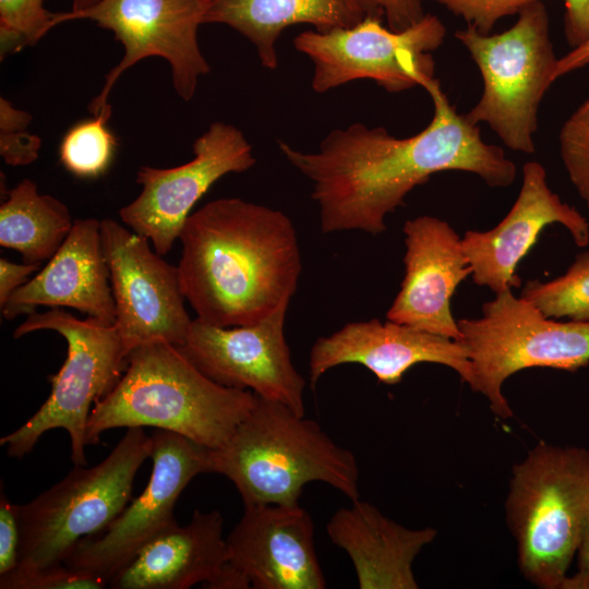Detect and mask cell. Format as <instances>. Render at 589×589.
Instances as JSON below:
<instances>
[{"mask_svg": "<svg viewBox=\"0 0 589 589\" xmlns=\"http://www.w3.org/2000/svg\"><path fill=\"white\" fill-rule=\"evenodd\" d=\"M421 87L429 93L434 112L431 122L409 137H396L383 127L353 123L329 132L314 152L278 143L288 163L313 183L323 233H383L385 217L437 172H470L492 188L513 183L516 165L457 112L438 80L425 79Z\"/></svg>", "mask_w": 589, "mask_h": 589, "instance_id": "cell-1", "label": "cell"}, {"mask_svg": "<svg viewBox=\"0 0 589 589\" xmlns=\"http://www.w3.org/2000/svg\"><path fill=\"white\" fill-rule=\"evenodd\" d=\"M178 273L197 318L221 327L256 323L294 294L302 271L297 231L278 209L221 197L181 231Z\"/></svg>", "mask_w": 589, "mask_h": 589, "instance_id": "cell-2", "label": "cell"}, {"mask_svg": "<svg viewBox=\"0 0 589 589\" xmlns=\"http://www.w3.org/2000/svg\"><path fill=\"white\" fill-rule=\"evenodd\" d=\"M257 399L251 390L223 386L167 341L133 348L116 386L92 408L86 445L115 428H155L215 449L224 445Z\"/></svg>", "mask_w": 589, "mask_h": 589, "instance_id": "cell-3", "label": "cell"}, {"mask_svg": "<svg viewBox=\"0 0 589 589\" xmlns=\"http://www.w3.org/2000/svg\"><path fill=\"white\" fill-rule=\"evenodd\" d=\"M211 472L229 479L244 505H297L305 484L324 482L358 500L354 454L314 420L257 396L227 442L211 453Z\"/></svg>", "mask_w": 589, "mask_h": 589, "instance_id": "cell-4", "label": "cell"}, {"mask_svg": "<svg viewBox=\"0 0 589 589\" xmlns=\"http://www.w3.org/2000/svg\"><path fill=\"white\" fill-rule=\"evenodd\" d=\"M588 514V448L540 442L515 464L505 515L524 578L562 589Z\"/></svg>", "mask_w": 589, "mask_h": 589, "instance_id": "cell-5", "label": "cell"}, {"mask_svg": "<svg viewBox=\"0 0 589 589\" xmlns=\"http://www.w3.org/2000/svg\"><path fill=\"white\" fill-rule=\"evenodd\" d=\"M151 449L144 429L129 428L104 460L91 468L75 466L60 482L19 505L15 568L63 564L83 540L104 532L129 504L135 474Z\"/></svg>", "mask_w": 589, "mask_h": 589, "instance_id": "cell-6", "label": "cell"}, {"mask_svg": "<svg viewBox=\"0 0 589 589\" xmlns=\"http://www.w3.org/2000/svg\"><path fill=\"white\" fill-rule=\"evenodd\" d=\"M455 37L483 80L482 95L465 113L467 120L488 123L508 148L533 154L539 107L556 81L558 61L543 1L525 7L516 23L500 34H481L467 25Z\"/></svg>", "mask_w": 589, "mask_h": 589, "instance_id": "cell-7", "label": "cell"}, {"mask_svg": "<svg viewBox=\"0 0 589 589\" xmlns=\"http://www.w3.org/2000/svg\"><path fill=\"white\" fill-rule=\"evenodd\" d=\"M49 329L68 344V354L60 370L49 376L51 392L41 407L20 428L2 436L0 445L10 457L31 453L40 436L52 429H63L71 440V459L85 466V435L92 405L104 398L118 383L127 366V352L113 325L80 320L60 308L33 313L20 324L14 338Z\"/></svg>", "mask_w": 589, "mask_h": 589, "instance_id": "cell-8", "label": "cell"}, {"mask_svg": "<svg viewBox=\"0 0 589 589\" xmlns=\"http://www.w3.org/2000/svg\"><path fill=\"white\" fill-rule=\"evenodd\" d=\"M457 324L472 368L471 389L482 394L501 419L514 414L502 393L510 375L528 368L574 372L589 363V322L546 317L512 289L485 302L481 317Z\"/></svg>", "mask_w": 589, "mask_h": 589, "instance_id": "cell-9", "label": "cell"}, {"mask_svg": "<svg viewBox=\"0 0 589 589\" xmlns=\"http://www.w3.org/2000/svg\"><path fill=\"white\" fill-rule=\"evenodd\" d=\"M208 0H97L94 4L56 14V25L89 20L111 31L123 46L121 60L106 74L100 92L91 100L93 116L110 119L109 95L124 71L149 57L165 59L176 93L185 101L209 72L197 39Z\"/></svg>", "mask_w": 589, "mask_h": 589, "instance_id": "cell-10", "label": "cell"}, {"mask_svg": "<svg viewBox=\"0 0 589 589\" xmlns=\"http://www.w3.org/2000/svg\"><path fill=\"white\" fill-rule=\"evenodd\" d=\"M445 34L444 24L433 14L425 13L399 32L368 15L350 27L302 32L293 46L314 64L311 85L316 93L361 79L373 80L388 93H400L434 76L432 52Z\"/></svg>", "mask_w": 589, "mask_h": 589, "instance_id": "cell-11", "label": "cell"}, {"mask_svg": "<svg viewBox=\"0 0 589 589\" xmlns=\"http://www.w3.org/2000/svg\"><path fill=\"white\" fill-rule=\"evenodd\" d=\"M151 440L153 467L146 488L104 532L77 544L64 565L109 585L147 542L177 522L175 505L195 476L211 472L212 449L159 429Z\"/></svg>", "mask_w": 589, "mask_h": 589, "instance_id": "cell-12", "label": "cell"}, {"mask_svg": "<svg viewBox=\"0 0 589 589\" xmlns=\"http://www.w3.org/2000/svg\"><path fill=\"white\" fill-rule=\"evenodd\" d=\"M100 238L116 306L113 326L127 354L153 341L181 347L192 320L178 267L152 250L146 237L113 219L100 220Z\"/></svg>", "mask_w": 589, "mask_h": 589, "instance_id": "cell-13", "label": "cell"}, {"mask_svg": "<svg viewBox=\"0 0 589 589\" xmlns=\"http://www.w3.org/2000/svg\"><path fill=\"white\" fill-rule=\"evenodd\" d=\"M193 158L171 168L142 166L140 194L119 211L122 223L146 237L165 255L180 238L191 209L221 177L256 163L251 144L237 127L214 122L193 143Z\"/></svg>", "mask_w": 589, "mask_h": 589, "instance_id": "cell-14", "label": "cell"}, {"mask_svg": "<svg viewBox=\"0 0 589 589\" xmlns=\"http://www.w3.org/2000/svg\"><path fill=\"white\" fill-rule=\"evenodd\" d=\"M288 305L240 326L221 327L196 317L180 348L214 382L251 390L304 416L305 380L291 361L285 337Z\"/></svg>", "mask_w": 589, "mask_h": 589, "instance_id": "cell-15", "label": "cell"}, {"mask_svg": "<svg viewBox=\"0 0 589 589\" xmlns=\"http://www.w3.org/2000/svg\"><path fill=\"white\" fill-rule=\"evenodd\" d=\"M552 224L565 227L577 247L589 244L587 218L552 192L540 163L528 161L522 167L518 196L502 221L488 231L468 230L461 238L474 284L495 293L518 288V263L542 229Z\"/></svg>", "mask_w": 589, "mask_h": 589, "instance_id": "cell-16", "label": "cell"}, {"mask_svg": "<svg viewBox=\"0 0 589 589\" xmlns=\"http://www.w3.org/2000/svg\"><path fill=\"white\" fill-rule=\"evenodd\" d=\"M228 562L254 589H323L314 524L300 504L244 505L226 538Z\"/></svg>", "mask_w": 589, "mask_h": 589, "instance_id": "cell-17", "label": "cell"}, {"mask_svg": "<svg viewBox=\"0 0 589 589\" xmlns=\"http://www.w3.org/2000/svg\"><path fill=\"white\" fill-rule=\"evenodd\" d=\"M422 362L446 365L472 385V368L461 341L377 318L350 322L328 336L318 337L310 351L309 380L314 388L328 370L356 363L370 370L378 382L394 385L410 368Z\"/></svg>", "mask_w": 589, "mask_h": 589, "instance_id": "cell-18", "label": "cell"}, {"mask_svg": "<svg viewBox=\"0 0 589 589\" xmlns=\"http://www.w3.org/2000/svg\"><path fill=\"white\" fill-rule=\"evenodd\" d=\"M402 231L405 276L387 320L460 341L450 299L471 275L461 238L447 221L429 215L407 220Z\"/></svg>", "mask_w": 589, "mask_h": 589, "instance_id": "cell-19", "label": "cell"}, {"mask_svg": "<svg viewBox=\"0 0 589 589\" xmlns=\"http://www.w3.org/2000/svg\"><path fill=\"white\" fill-rule=\"evenodd\" d=\"M37 306L71 308L113 325L116 306L105 260L100 221L76 219L68 237L34 277L1 308L5 320L33 314Z\"/></svg>", "mask_w": 589, "mask_h": 589, "instance_id": "cell-20", "label": "cell"}, {"mask_svg": "<svg viewBox=\"0 0 589 589\" xmlns=\"http://www.w3.org/2000/svg\"><path fill=\"white\" fill-rule=\"evenodd\" d=\"M218 510L195 509L189 524L177 522L147 542L109 581L115 589H188L212 584L228 565Z\"/></svg>", "mask_w": 589, "mask_h": 589, "instance_id": "cell-21", "label": "cell"}, {"mask_svg": "<svg viewBox=\"0 0 589 589\" xmlns=\"http://www.w3.org/2000/svg\"><path fill=\"white\" fill-rule=\"evenodd\" d=\"M351 502L335 512L326 532L332 543L351 560L359 588H419L412 564L437 531L431 527L406 528L368 502Z\"/></svg>", "mask_w": 589, "mask_h": 589, "instance_id": "cell-22", "label": "cell"}, {"mask_svg": "<svg viewBox=\"0 0 589 589\" xmlns=\"http://www.w3.org/2000/svg\"><path fill=\"white\" fill-rule=\"evenodd\" d=\"M359 0H208L205 23L225 24L255 47L261 64L278 67L276 44L284 29L309 24L317 32L350 27L365 17Z\"/></svg>", "mask_w": 589, "mask_h": 589, "instance_id": "cell-23", "label": "cell"}, {"mask_svg": "<svg viewBox=\"0 0 589 589\" xmlns=\"http://www.w3.org/2000/svg\"><path fill=\"white\" fill-rule=\"evenodd\" d=\"M73 223L64 203L24 179L5 192L0 206V245L17 251L24 263H41L57 252Z\"/></svg>", "mask_w": 589, "mask_h": 589, "instance_id": "cell-24", "label": "cell"}, {"mask_svg": "<svg viewBox=\"0 0 589 589\" xmlns=\"http://www.w3.org/2000/svg\"><path fill=\"white\" fill-rule=\"evenodd\" d=\"M520 297L546 317L589 322V251L577 254L566 273L550 281L528 280Z\"/></svg>", "mask_w": 589, "mask_h": 589, "instance_id": "cell-25", "label": "cell"}, {"mask_svg": "<svg viewBox=\"0 0 589 589\" xmlns=\"http://www.w3.org/2000/svg\"><path fill=\"white\" fill-rule=\"evenodd\" d=\"M109 118L98 115L73 125L63 136L59 158L77 178H97L110 166L117 139L107 127Z\"/></svg>", "mask_w": 589, "mask_h": 589, "instance_id": "cell-26", "label": "cell"}, {"mask_svg": "<svg viewBox=\"0 0 589 589\" xmlns=\"http://www.w3.org/2000/svg\"><path fill=\"white\" fill-rule=\"evenodd\" d=\"M44 0H0L1 58L33 46L56 25V14Z\"/></svg>", "mask_w": 589, "mask_h": 589, "instance_id": "cell-27", "label": "cell"}, {"mask_svg": "<svg viewBox=\"0 0 589 589\" xmlns=\"http://www.w3.org/2000/svg\"><path fill=\"white\" fill-rule=\"evenodd\" d=\"M558 145L569 181L589 212V95L563 122Z\"/></svg>", "mask_w": 589, "mask_h": 589, "instance_id": "cell-28", "label": "cell"}, {"mask_svg": "<svg viewBox=\"0 0 589 589\" xmlns=\"http://www.w3.org/2000/svg\"><path fill=\"white\" fill-rule=\"evenodd\" d=\"M108 582L64 564L21 569L0 576L1 589H103Z\"/></svg>", "mask_w": 589, "mask_h": 589, "instance_id": "cell-29", "label": "cell"}, {"mask_svg": "<svg viewBox=\"0 0 589 589\" xmlns=\"http://www.w3.org/2000/svg\"><path fill=\"white\" fill-rule=\"evenodd\" d=\"M481 34H490L503 17L518 14L532 2L545 0H432Z\"/></svg>", "mask_w": 589, "mask_h": 589, "instance_id": "cell-30", "label": "cell"}, {"mask_svg": "<svg viewBox=\"0 0 589 589\" xmlns=\"http://www.w3.org/2000/svg\"><path fill=\"white\" fill-rule=\"evenodd\" d=\"M365 15L382 19L392 31H404L424 15L422 0H359Z\"/></svg>", "mask_w": 589, "mask_h": 589, "instance_id": "cell-31", "label": "cell"}, {"mask_svg": "<svg viewBox=\"0 0 589 589\" xmlns=\"http://www.w3.org/2000/svg\"><path fill=\"white\" fill-rule=\"evenodd\" d=\"M21 529L19 505L11 503L1 490L0 497V576L19 565Z\"/></svg>", "mask_w": 589, "mask_h": 589, "instance_id": "cell-32", "label": "cell"}, {"mask_svg": "<svg viewBox=\"0 0 589 589\" xmlns=\"http://www.w3.org/2000/svg\"><path fill=\"white\" fill-rule=\"evenodd\" d=\"M41 140L25 131L0 133V154L11 166L29 165L38 158Z\"/></svg>", "mask_w": 589, "mask_h": 589, "instance_id": "cell-33", "label": "cell"}, {"mask_svg": "<svg viewBox=\"0 0 589 589\" xmlns=\"http://www.w3.org/2000/svg\"><path fill=\"white\" fill-rule=\"evenodd\" d=\"M564 35L570 49L589 38V0H564Z\"/></svg>", "mask_w": 589, "mask_h": 589, "instance_id": "cell-34", "label": "cell"}, {"mask_svg": "<svg viewBox=\"0 0 589 589\" xmlns=\"http://www.w3.org/2000/svg\"><path fill=\"white\" fill-rule=\"evenodd\" d=\"M40 269V263L16 264L8 259H0V308L14 291L27 283L33 273Z\"/></svg>", "mask_w": 589, "mask_h": 589, "instance_id": "cell-35", "label": "cell"}, {"mask_svg": "<svg viewBox=\"0 0 589 589\" xmlns=\"http://www.w3.org/2000/svg\"><path fill=\"white\" fill-rule=\"evenodd\" d=\"M577 572L566 577L562 589H589V514L577 551Z\"/></svg>", "mask_w": 589, "mask_h": 589, "instance_id": "cell-36", "label": "cell"}, {"mask_svg": "<svg viewBox=\"0 0 589 589\" xmlns=\"http://www.w3.org/2000/svg\"><path fill=\"white\" fill-rule=\"evenodd\" d=\"M32 121V116L15 108L8 99L0 98V133L25 131Z\"/></svg>", "mask_w": 589, "mask_h": 589, "instance_id": "cell-37", "label": "cell"}, {"mask_svg": "<svg viewBox=\"0 0 589 589\" xmlns=\"http://www.w3.org/2000/svg\"><path fill=\"white\" fill-rule=\"evenodd\" d=\"M589 64V38L580 46L570 49L566 55L558 58L555 69V80L567 75Z\"/></svg>", "mask_w": 589, "mask_h": 589, "instance_id": "cell-38", "label": "cell"}, {"mask_svg": "<svg viewBox=\"0 0 589 589\" xmlns=\"http://www.w3.org/2000/svg\"><path fill=\"white\" fill-rule=\"evenodd\" d=\"M97 0H72L71 10H81L94 4Z\"/></svg>", "mask_w": 589, "mask_h": 589, "instance_id": "cell-39", "label": "cell"}]
</instances>
